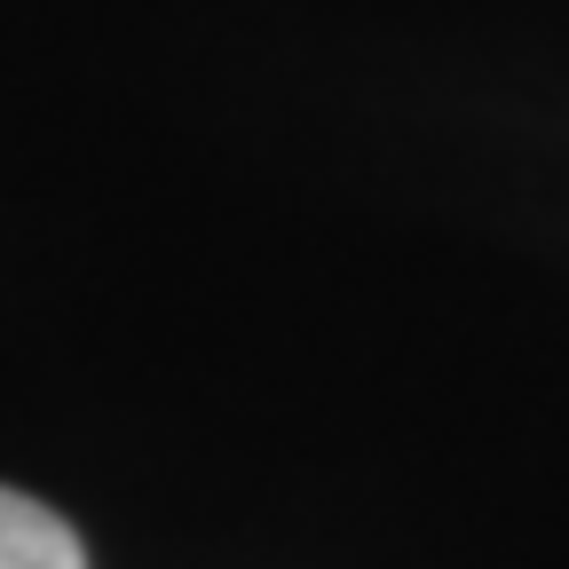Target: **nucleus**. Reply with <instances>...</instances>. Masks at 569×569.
<instances>
[{
	"mask_svg": "<svg viewBox=\"0 0 569 569\" xmlns=\"http://www.w3.org/2000/svg\"><path fill=\"white\" fill-rule=\"evenodd\" d=\"M0 569H88V546L56 507L0 490Z\"/></svg>",
	"mask_w": 569,
	"mask_h": 569,
	"instance_id": "obj_1",
	"label": "nucleus"
}]
</instances>
